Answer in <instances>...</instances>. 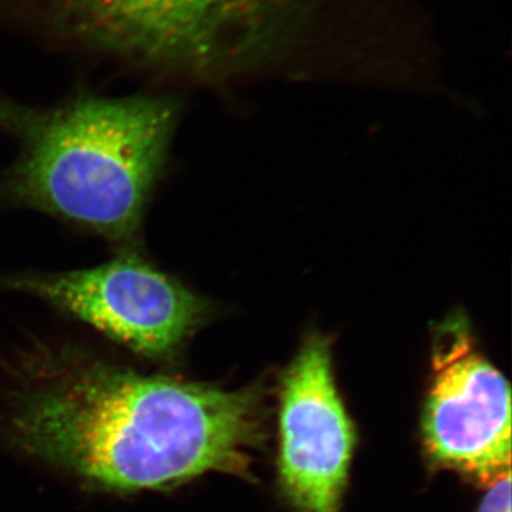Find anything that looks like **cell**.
Here are the masks:
<instances>
[{"mask_svg":"<svg viewBox=\"0 0 512 512\" xmlns=\"http://www.w3.org/2000/svg\"><path fill=\"white\" fill-rule=\"evenodd\" d=\"M279 476L298 512H339L355 446L329 339L309 336L282 380Z\"/></svg>","mask_w":512,"mask_h":512,"instance_id":"obj_6","label":"cell"},{"mask_svg":"<svg viewBox=\"0 0 512 512\" xmlns=\"http://www.w3.org/2000/svg\"><path fill=\"white\" fill-rule=\"evenodd\" d=\"M180 111V101L160 93L77 92L47 107L0 94V131L19 148L0 174V201L45 212L119 251L137 249Z\"/></svg>","mask_w":512,"mask_h":512,"instance_id":"obj_3","label":"cell"},{"mask_svg":"<svg viewBox=\"0 0 512 512\" xmlns=\"http://www.w3.org/2000/svg\"><path fill=\"white\" fill-rule=\"evenodd\" d=\"M6 387V444L109 493L247 474L258 437L254 390L138 372L73 342H30Z\"/></svg>","mask_w":512,"mask_h":512,"instance_id":"obj_1","label":"cell"},{"mask_svg":"<svg viewBox=\"0 0 512 512\" xmlns=\"http://www.w3.org/2000/svg\"><path fill=\"white\" fill-rule=\"evenodd\" d=\"M480 512H511V473L490 485Z\"/></svg>","mask_w":512,"mask_h":512,"instance_id":"obj_7","label":"cell"},{"mask_svg":"<svg viewBox=\"0 0 512 512\" xmlns=\"http://www.w3.org/2000/svg\"><path fill=\"white\" fill-rule=\"evenodd\" d=\"M433 342L423 419L427 450L441 466L493 485L511 473L510 386L478 352L463 312L436 325Z\"/></svg>","mask_w":512,"mask_h":512,"instance_id":"obj_5","label":"cell"},{"mask_svg":"<svg viewBox=\"0 0 512 512\" xmlns=\"http://www.w3.org/2000/svg\"><path fill=\"white\" fill-rule=\"evenodd\" d=\"M67 52L157 84L289 76L318 42L333 0H2Z\"/></svg>","mask_w":512,"mask_h":512,"instance_id":"obj_2","label":"cell"},{"mask_svg":"<svg viewBox=\"0 0 512 512\" xmlns=\"http://www.w3.org/2000/svg\"><path fill=\"white\" fill-rule=\"evenodd\" d=\"M0 291L32 296L157 363L177 360L211 313L210 303L138 249L93 268L0 275Z\"/></svg>","mask_w":512,"mask_h":512,"instance_id":"obj_4","label":"cell"}]
</instances>
